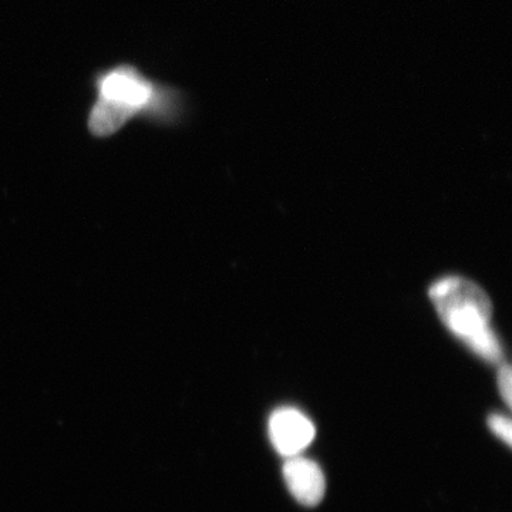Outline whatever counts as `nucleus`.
<instances>
[{"instance_id": "obj_1", "label": "nucleus", "mask_w": 512, "mask_h": 512, "mask_svg": "<svg viewBox=\"0 0 512 512\" xmlns=\"http://www.w3.org/2000/svg\"><path fill=\"white\" fill-rule=\"evenodd\" d=\"M92 100L86 128L96 140H109L133 121L158 128L180 127L191 113L190 94L147 72L133 60L96 67L89 80Z\"/></svg>"}, {"instance_id": "obj_2", "label": "nucleus", "mask_w": 512, "mask_h": 512, "mask_svg": "<svg viewBox=\"0 0 512 512\" xmlns=\"http://www.w3.org/2000/svg\"><path fill=\"white\" fill-rule=\"evenodd\" d=\"M430 299L456 338L481 359L500 362L503 348L491 326L493 305L480 286L461 276H446L431 286Z\"/></svg>"}, {"instance_id": "obj_3", "label": "nucleus", "mask_w": 512, "mask_h": 512, "mask_svg": "<svg viewBox=\"0 0 512 512\" xmlns=\"http://www.w3.org/2000/svg\"><path fill=\"white\" fill-rule=\"evenodd\" d=\"M272 446L285 457L298 456L315 439V426L299 410L282 407L272 413L268 424Z\"/></svg>"}, {"instance_id": "obj_4", "label": "nucleus", "mask_w": 512, "mask_h": 512, "mask_svg": "<svg viewBox=\"0 0 512 512\" xmlns=\"http://www.w3.org/2000/svg\"><path fill=\"white\" fill-rule=\"evenodd\" d=\"M284 478L289 493L298 503L315 507L325 495L326 483L322 470L315 461L302 456L286 457Z\"/></svg>"}, {"instance_id": "obj_5", "label": "nucleus", "mask_w": 512, "mask_h": 512, "mask_svg": "<svg viewBox=\"0 0 512 512\" xmlns=\"http://www.w3.org/2000/svg\"><path fill=\"white\" fill-rule=\"evenodd\" d=\"M488 426L498 439L504 441L507 446H511L512 427L511 420L508 417L503 416V414H493L488 419Z\"/></svg>"}, {"instance_id": "obj_6", "label": "nucleus", "mask_w": 512, "mask_h": 512, "mask_svg": "<svg viewBox=\"0 0 512 512\" xmlns=\"http://www.w3.org/2000/svg\"><path fill=\"white\" fill-rule=\"evenodd\" d=\"M498 389H500L501 397L507 406H511V369L510 366H501L500 373H498Z\"/></svg>"}]
</instances>
